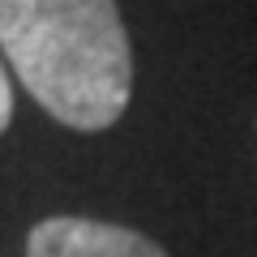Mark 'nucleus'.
<instances>
[{
    "instance_id": "1",
    "label": "nucleus",
    "mask_w": 257,
    "mask_h": 257,
    "mask_svg": "<svg viewBox=\"0 0 257 257\" xmlns=\"http://www.w3.org/2000/svg\"><path fill=\"white\" fill-rule=\"evenodd\" d=\"M0 56L52 120L99 133L133 94V47L116 0H0Z\"/></svg>"
},
{
    "instance_id": "3",
    "label": "nucleus",
    "mask_w": 257,
    "mask_h": 257,
    "mask_svg": "<svg viewBox=\"0 0 257 257\" xmlns=\"http://www.w3.org/2000/svg\"><path fill=\"white\" fill-rule=\"evenodd\" d=\"M9 120H13V86L5 73V56H0V133L9 128Z\"/></svg>"
},
{
    "instance_id": "2",
    "label": "nucleus",
    "mask_w": 257,
    "mask_h": 257,
    "mask_svg": "<svg viewBox=\"0 0 257 257\" xmlns=\"http://www.w3.org/2000/svg\"><path fill=\"white\" fill-rule=\"evenodd\" d=\"M26 257H167V248L124 223L52 214L30 227Z\"/></svg>"
}]
</instances>
